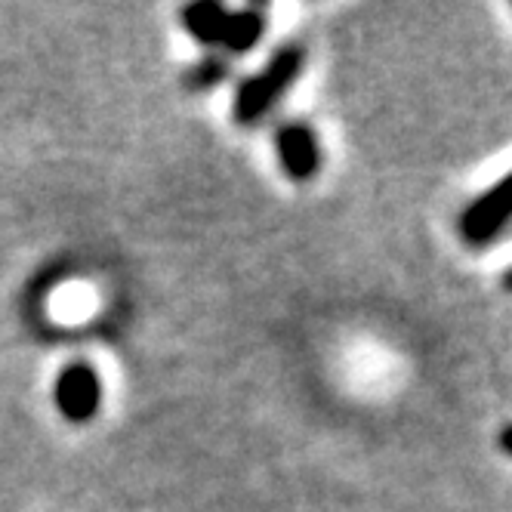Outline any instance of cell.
Returning <instances> with one entry per match:
<instances>
[{
	"mask_svg": "<svg viewBox=\"0 0 512 512\" xmlns=\"http://www.w3.org/2000/svg\"><path fill=\"white\" fill-rule=\"evenodd\" d=\"M300 68H303V50L297 44H287L281 47L269 65L260 71L256 78L244 81L235 93V108H232V115L238 124H253V121H260L269 108L278 102V96L297 81L300 75Z\"/></svg>",
	"mask_w": 512,
	"mask_h": 512,
	"instance_id": "1",
	"label": "cell"
},
{
	"mask_svg": "<svg viewBox=\"0 0 512 512\" xmlns=\"http://www.w3.org/2000/svg\"><path fill=\"white\" fill-rule=\"evenodd\" d=\"M509 219V182H497L491 192H485L482 198H475L463 216H460V235L469 244H488L494 241Z\"/></svg>",
	"mask_w": 512,
	"mask_h": 512,
	"instance_id": "2",
	"label": "cell"
},
{
	"mask_svg": "<svg viewBox=\"0 0 512 512\" xmlns=\"http://www.w3.org/2000/svg\"><path fill=\"white\" fill-rule=\"evenodd\" d=\"M99 398H102L99 377L93 368H87V364H71V368H65L59 374L56 405L68 420H75V423L90 420L99 411Z\"/></svg>",
	"mask_w": 512,
	"mask_h": 512,
	"instance_id": "3",
	"label": "cell"
},
{
	"mask_svg": "<svg viewBox=\"0 0 512 512\" xmlns=\"http://www.w3.org/2000/svg\"><path fill=\"white\" fill-rule=\"evenodd\" d=\"M278 158L290 179H312L318 170V142L309 127L287 124L278 130Z\"/></svg>",
	"mask_w": 512,
	"mask_h": 512,
	"instance_id": "4",
	"label": "cell"
},
{
	"mask_svg": "<svg viewBox=\"0 0 512 512\" xmlns=\"http://www.w3.org/2000/svg\"><path fill=\"white\" fill-rule=\"evenodd\" d=\"M229 10L216 7V4H192L182 10V22H186V31L192 38H198L201 44H219L223 41V28H226Z\"/></svg>",
	"mask_w": 512,
	"mask_h": 512,
	"instance_id": "5",
	"label": "cell"
},
{
	"mask_svg": "<svg viewBox=\"0 0 512 512\" xmlns=\"http://www.w3.org/2000/svg\"><path fill=\"white\" fill-rule=\"evenodd\" d=\"M263 34V16L256 10H244V13H229L226 28H223V47H229L232 53H247Z\"/></svg>",
	"mask_w": 512,
	"mask_h": 512,
	"instance_id": "6",
	"label": "cell"
},
{
	"mask_svg": "<svg viewBox=\"0 0 512 512\" xmlns=\"http://www.w3.org/2000/svg\"><path fill=\"white\" fill-rule=\"evenodd\" d=\"M223 78H226V65H223V62H216V59H207V62H201V65H195V68L189 71L186 84L195 87V90H204V87L219 84Z\"/></svg>",
	"mask_w": 512,
	"mask_h": 512,
	"instance_id": "7",
	"label": "cell"
}]
</instances>
